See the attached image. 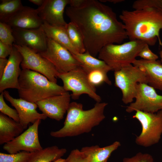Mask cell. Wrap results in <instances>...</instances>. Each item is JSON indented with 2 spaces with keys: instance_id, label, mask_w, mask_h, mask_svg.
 I'll list each match as a JSON object with an SVG mask.
<instances>
[{
  "instance_id": "ba28073f",
  "label": "cell",
  "mask_w": 162,
  "mask_h": 162,
  "mask_svg": "<svg viewBox=\"0 0 162 162\" xmlns=\"http://www.w3.org/2000/svg\"><path fill=\"white\" fill-rule=\"evenodd\" d=\"M58 77L62 80L65 91L72 92V99H78L82 94H86L96 102H100L101 98L97 93L96 87L90 83L86 73L81 66L66 73L58 74Z\"/></svg>"
},
{
  "instance_id": "8992f818",
  "label": "cell",
  "mask_w": 162,
  "mask_h": 162,
  "mask_svg": "<svg viewBox=\"0 0 162 162\" xmlns=\"http://www.w3.org/2000/svg\"><path fill=\"white\" fill-rule=\"evenodd\" d=\"M114 75L115 85L121 90L122 93V100L125 104L133 101L136 94V86L138 83L148 84L144 70L131 64L114 71Z\"/></svg>"
},
{
  "instance_id": "30bf717a",
  "label": "cell",
  "mask_w": 162,
  "mask_h": 162,
  "mask_svg": "<svg viewBox=\"0 0 162 162\" xmlns=\"http://www.w3.org/2000/svg\"><path fill=\"white\" fill-rule=\"evenodd\" d=\"M38 53L49 61L59 74L66 73L81 66L68 50L48 38L46 50Z\"/></svg>"
},
{
  "instance_id": "d6a6232c",
  "label": "cell",
  "mask_w": 162,
  "mask_h": 162,
  "mask_svg": "<svg viewBox=\"0 0 162 162\" xmlns=\"http://www.w3.org/2000/svg\"><path fill=\"white\" fill-rule=\"evenodd\" d=\"M64 162H88L86 157L78 149L72 150Z\"/></svg>"
},
{
  "instance_id": "e0dca14e",
  "label": "cell",
  "mask_w": 162,
  "mask_h": 162,
  "mask_svg": "<svg viewBox=\"0 0 162 162\" xmlns=\"http://www.w3.org/2000/svg\"><path fill=\"white\" fill-rule=\"evenodd\" d=\"M22 60L21 54L13 45L4 72L0 78L1 93L8 88L19 89L18 80L21 72L20 65Z\"/></svg>"
},
{
  "instance_id": "1f68e13d",
  "label": "cell",
  "mask_w": 162,
  "mask_h": 162,
  "mask_svg": "<svg viewBox=\"0 0 162 162\" xmlns=\"http://www.w3.org/2000/svg\"><path fill=\"white\" fill-rule=\"evenodd\" d=\"M122 162H154V160L150 154L139 152L131 157L124 158Z\"/></svg>"
},
{
  "instance_id": "74e56055",
  "label": "cell",
  "mask_w": 162,
  "mask_h": 162,
  "mask_svg": "<svg viewBox=\"0 0 162 162\" xmlns=\"http://www.w3.org/2000/svg\"><path fill=\"white\" fill-rule=\"evenodd\" d=\"M101 2H109L114 3H116L122 2L123 0H100Z\"/></svg>"
},
{
  "instance_id": "5bb4252c",
  "label": "cell",
  "mask_w": 162,
  "mask_h": 162,
  "mask_svg": "<svg viewBox=\"0 0 162 162\" xmlns=\"http://www.w3.org/2000/svg\"><path fill=\"white\" fill-rule=\"evenodd\" d=\"M4 97L16 110L19 115L20 123L24 129H26L30 123H34L38 119L45 120L47 117L44 114L38 112L36 103L27 101L21 98H15L10 94L9 92L4 90Z\"/></svg>"
},
{
  "instance_id": "836d02e7",
  "label": "cell",
  "mask_w": 162,
  "mask_h": 162,
  "mask_svg": "<svg viewBox=\"0 0 162 162\" xmlns=\"http://www.w3.org/2000/svg\"><path fill=\"white\" fill-rule=\"evenodd\" d=\"M143 60L148 61H156L158 58V56L153 53L150 49L149 45L146 44L138 54Z\"/></svg>"
},
{
  "instance_id": "2e32d148",
  "label": "cell",
  "mask_w": 162,
  "mask_h": 162,
  "mask_svg": "<svg viewBox=\"0 0 162 162\" xmlns=\"http://www.w3.org/2000/svg\"><path fill=\"white\" fill-rule=\"evenodd\" d=\"M69 0H45L43 4L37 9L43 21L53 26L66 27L67 24L63 14Z\"/></svg>"
},
{
  "instance_id": "d590c367",
  "label": "cell",
  "mask_w": 162,
  "mask_h": 162,
  "mask_svg": "<svg viewBox=\"0 0 162 162\" xmlns=\"http://www.w3.org/2000/svg\"><path fill=\"white\" fill-rule=\"evenodd\" d=\"M8 62V59L0 58V78L3 74Z\"/></svg>"
},
{
  "instance_id": "603a6c76",
  "label": "cell",
  "mask_w": 162,
  "mask_h": 162,
  "mask_svg": "<svg viewBox=\"0 0 162 162\" xmlns=\"http://www.w3.org/2000/svg\"><path fill=\"white\" fill-rule=\"evenodd\" d=\"M65 148H59L56 146H49L32 153L27 162H54L62 158L67 152Z\"/></svg>"
},
{
  "instance_id": "f35d334b",
  "label": "cell",
  "mask_w": 162,
  "mask_h": 162,
  "mask_svg": "<svg viewBox=\"0 0 162 162\" xmlns=\"http://www.w3.org/2000/svg\"><path fill=\"white\" fill-rule=\"evenodd\" d=\"M64 160H65V159H63L62 158H61L55 161L54 162H64Z\"/></svg>"
},
{
  "instance_id": "277c9868",
  "label": "cell",
  "mask_w": 162,
  "mask_h": 162,
  "mask_svg": "<svg viewBox=\"0 0 162 162\" xmlns=\"http://www.w3.org/2000/svg\"><path fill=\"white\" fill-rule=\"evenodd\" d=\"M18 89L20 98L30 102H38L66 91L63 86L49 80L37 72L25 69L21 70L18 80Z\"/></svg>"
},
{
  "instance_id": "ab89813d",
  "label": "cell",
  "mask_w": 162,
  "mask_h": 162,
  "mask_svg": "<svg viewBox=\"0 0 162 162\" xmlns=\"http://www.w3.org/2000/svg\"><path fill=\"white\" fill-rule=\"evenodd\" d=\"M160 58L161 62L162 64V50L160 51Z\"/></svg>"
},
{
  "instance_id": "cb8c5ba5",
  "label": "cell",
  "mask_w": 162,
  "mask_h": 162,
  "mask_svg": "<svg viewBox=\"0 0 162 162\" xmlns=\"http://www.w3.org/2000/svg\"><path fill=\"white\" fill-rule=\"evenodd\" d=\"M80 63L81 67L86 73L95 69H101L108 72L111 68L103 60L97 58L87 52L83 53L72 54Z\"/></svg>"
},
{
  "instance_id": "e575fe53",
  "label": "cell",
  "mask_w": 162,
  "mask_h": 162,
  "mask_svg": "<svg viewBox=\"0 0 162 162\" xmlns=\"http://www.w3.org/2000/svg\"><path fill=\"white\" fill-rule=\"evenodd\" d=\"M13 45L6 44L0 41V58H6L12 51Z\"/></svg>"
},
{
  "instance_id": "4dcf8cb0",
  "label": "cell",
  "mask_w": 162,
  "mask_h": 162,
  "mask_svg": "<svg viewBox=\"0 0 162 162\" xmlns=\"http://www.w3.org/2000/svg\"><path fill=\"white\" fill-rule=\"evenodd\" d=\"M147 7L155 8L162 12V0H138L134 2L132 5L134 9Z\"/></svg>"
},
{
  "instance_id": "484cf974",
  "label": "cell",
  "mask_w": 162,
  "mask_h": 162,
  "mask_svg": "<svg viewBox=\"0 0 162 162\" xmlns=\"http://www.w3.org/2000/svg\"><path fill=\"white\" fill-rule=\"evenodd\" d=\"M66 28L70 40L78 53L86 52L82 35L76 26L73 22L67 23Z\"/></svg>"
},
{
  "instance_id": "8fae6325",
  "label": "cell",
  "mask_w": 162,
  "mask_h": 162,
  "mask_svg": "<svg viewBox=\"0 0 162 162\" xmlns=\"http://www.w3.org/2000/svg\"><path fill=\"white\" fill-rule=\"evenodd\" d=\"M135 101L127 107L128 113L141 111L155 113L162 110V95L158 94L154 88L144 83H138L136 86Z\"/></svg>"
},
{
  "instance_id": "44dd1931",
  "label": "cell",
  "mask_w": 162,
  "mask_h": 162,
  "mask_svg": "<svg viewBox=\"0 0 162 162\" xmlns=\"http://www.w3.org/2000/svg\"><path fill=\"white\" fill-rule=\"evenodd\" d=\"M120 146V142L116 141L103 147L98 145L85 146L80 151L86 158L88 162H106L111 154Z\"/></svg>"
},
{
  "instance_id": "d4e9b609",
  "label": "cell",
  "mask_w": 162,
  "mask_h": 162,
  "mask_svg": "<svg viewBox=\"0 0 162 162\" xmlns=\"http://www.w3.org/2000/svg\"><path fill=\"white\" fill-rule=\"evenodd\" d=\"M0 21L6 22L23 6L20 0H1Z\"/></svg>"
},
{
  "instance_id": "4fadbf2b",
  "label": "cell",
  "mask_w": 162,
  "mask_h": 162,
  "mask_svg": "<svg viewBox=\"0 0 162 162\" xmlns=\"http://www.w3.org/2000/svg\"><path fill=\"white\" fill-rule=\"evenodd\" d=\"M15 44L26 46L37 53L45 50L48 38L41 27L35 29L12 28Z\"/></svg>"
},
{
  "instance_id": "f546056e",
  "label": "cell",
  "mask_w": 162,
  "mask_h": 162,
  "mask_svg": "<svg viewBox=\"0 0 162 162\" xmlns=\"http://www.w3.org/2000/svg\"><path fill=\"white\" fill-rule=\"evenodd\" d=\"M0 95V111L1 112L7 116L15 121L19 122L20 119L18 112L16 109L9 106L4 100L3 92Z\"/></svg>"
},
{
  "instance_id": "8d00e7d4",
  "label": "cell",
  "mask_w": 162,
  "mask_h": 162,
  "mask_svg": "<svg viewBox=\"0 0 162 162\" xmlns=\"http://www.w3.org/2000/svg\"><path fill=\"white\" fill-rule=\"evenodd\" d=\"M45 0H29L30 2L38 6H41L44 2Z\"/></svg>"
},
{
  "instance_id": "7c38bea8",
  "label": "cell",
  "mask_w": 162,
  "mask_h": 162,
  "mask_svg": "<svg viewBox=\"0 0 162 162\" xmlns=\"http://www.w3.org/2000/svg\"><path fill=\"white\" fill-rule=\"evenodd\" d=\"M41 120H38L18 136L4 144L3 149L10 154L21 151L32 153L42 149L38 133Z\"/></svg>"
},
{
  "instance_id": "7a4b0ae2",
  "label": "cell",
  "mask_w": 162,
  "mask_h": 162,
  "mask_svg": "<svg viewBox=\"0 0 162 162\" xmlns=\"http://www.w3.org/2000/svg\"><path fill=\"white\" fill-rule=\"evenodd\" d=\"M119 17L130 40H140L153 46L158 39L162 46L159 36L162 29V12L158 9L147 7L133 10H123Z\"/></svg>"
},
{
  "instance_id": "ffe728a7",
  "label": "cell",
  "mask_w": 162,
  "mask_h": 162,
  "mask_svg": "<svg viewBox=\"0 0 162 162\" xmlns=\"http://www.w3.org/2000/svg\"><path fill=\"white\" fill-rule=\"evenodd\" d=\"M19 122L0 113V144L6 143L21 134L24 130Z\"/></svg>"
},
{
  "instance_id": "83f0119b",
  "label": "cell",
  "mask_w": 162,
  "mask_h": 162,
  "mask_svg": "<svg viewBox=\"0 0 162 162\" xmlns=\"http://www.w3.org/2000/svg\"><path fill=\"white\" fill-rule=\"evenodd\" d=\"M32 153L22 151L15 154L0 153V162H27Z\"/></svg>"
},
{
  "instance_id": "7402d4cb",
  "label": "cell",
  "mask_w": 162,
  "mask_h": 162,
  "mask_svg": "<svg viewBox=\"0 0 162 162\" xmlns=\"http://www.w3.org/2000/svg\"><path fill=\"white\" fill-rule=\"evenodd\" d=\"M41 27L47 38L66 48L72 54L78 53L70 40L66 27L51 25L43 22Z\"/></svg>"
},
{
  "instance_id": "9a60e30c",
  "label": "cell",
  "mask_w": 162,
  "mask_h": 162,
  "mask_svg": "<svg viewBox=\"0 0 162 162\" xmlns=\"http://www.w3.org/2000/svg\"><path fill=\"white\" fill-rule=\"evenodd\" d=\"M71 97L68 92L54 95L39 101L36 103L39 110L47 117L59 121L67 112Z\"/></svg>"
},
{
  "instance_id": "d6986e66",
  "label": "cell",
  "mask_w": 162,
  "mask_h": 162,
  "mask_svg": "<svg viewBox=\"0 0 162 162\" xmlns=\"http://www.w3.org/2000/svg\"><path fill=\"white\" fill-rule=\"evenodd\" d=\"M132 64L144 70L149 86L162 90V64L159 61L136 59Z\"/></svg>"
},
{
  "instance_id": "4316f807",
  "label": "cell",
  "mask_w": 162,
  "mask_h": 162,
  "mask_svg": "<svg viewBox=\"0 0 162 162\" xmlns=\"http://www.w3.org/2000/svg\"><path fill=\"white\" fill-rule=\"evenodd\" d=\"M108 72L103 70L98 69L91 70L86 73L89 82L96 87L104 83L109 85H111V82L107 75Z\"/></svg>"
},
{
  "instance_id": "f1b7e54d",
  "label": "cell",
  "mask_w": 162,
  "mask_h": 162,
  "mask_svg": "<svg viewBox=\"0 0 162 162\" xmlns=\"http://www.w3.org/2000/svg\"><path fill=\"white\" fill-rule=\"evenodd\" d=\"M0 41L13 46L15 40L12 28L7 23L0 22Z\"/></svg>"
},
{
  "instance_id": "ac0fdd59",
  "label": "cell",
  "mask_w": 162,
  "mask_h": 162,
  "mask_svg": "<svg viewBox=\"0 0 162 162\" xmlns=\"http://www.w3.org/2000/svg\"><path fill=\"white\" fill-rule=\"evenodd\" d=\"M6 23L12 28L30 29L41 27L43 22L37 9L23 6Z\"/></svg>"
},
{
  "instance_id": "52a82bcc",
  "label": "cell",
  "mask_w": 162,
  "mask_h": 162,
  "mask_svg": "<svg viewBox=\"0 0 162 162\" xmlns=\"http://www.w3.org/2000/svg\"><path fill=\"white\" fill-rule=\"evenodd\" d=\"M132 117L142 127L141 133L135 139L137 145L148 147L159 142L162 135V110L155 113L137 111Z\"/></svg>"
},
{
  "instance_id": "9c48e42d",
  "label": "cell",
  "mask_w": 162,
  "mask_h": 162,
  "mask_svg": "<svg viewBox=\"0 0 162 162\" xmlns=\"http://www.w3.org/2000/svg\"><path fill=\"white\" fill-rule=\"evenodd\" d=\"M13 45L22 56L21 66L22 69H29L38 72L50 81L57 83L59 73L49 61L28 47L15 44Z\"/></svg>"
},
{
  "instance_id": "3957f363",
  "label": "cell",
  "mask_w": 162,
  "mask_h": 162,
  "mask_svg": "<svg viewBox=\"0 0 162 162\" xmlns=\"http://www.w3.org/2000/svg\"><path fill=\"white\" fill-rule=\"evenodd\" d=\"M107 104L106 102H96L92 109L84 110L81 103H70L64 126L57 131H51L50 136L60 138L89 132L105 118L104 112Z\"/></svg>"
},
{
  "instance_id": "5b68a950",
  "label": "cell",
  "mask_w": 162,
  "mask_h": 162,
  "mask_svg": "<svg viewBox=\"0 0 162 162\" xmlns=\"http://www.w3.org/2000/svg\"><path fill=\"white\" fill-rule=\"evenodd\" d=\"M146 44L140 40H132L120 44H111L104 46L98 55L112 70H118L133 63Z\"/></svg>"
},
{
  "instance_id": "6da1fadb",
  "label": "cell",
  "mask_w": 162,
  "mask_h": 162,
  "mask_svg": "<svg viewBox=\"0 0 162 162\" xmlns=\"http://www.w3.org/2000/svg\"><path fill=\"white\" fill-rule=\"evenodd\" d=\"M65 13L80 31L86 52L94 57L105 46L121 44L128 38L116 13L100 1L80 0L76 5L67 7Z\"/></svg>"
}]
</instances>
